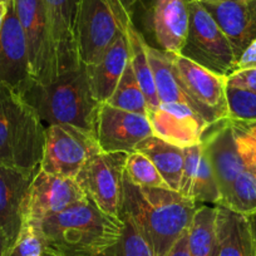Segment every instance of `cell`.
Wrapping results in <instances>:
<instances>
[{
  "label": "cell",
  "mask_w": 256,
  "mask_h": 256,
  "mask_svg": "<svg viewBox=\"0 0 256 256\" xmlns=\"http://www.w3.org/2000/svg\"><path fill=\"white\" fill-rule=\"evenodd\" d=\"M198 206L180 192L137 186L123 174L120 216L134 224L154 256L167 255L187 231Z\"/></svg>",
  "instance_id": "obj_1"
},
{
  "label": "cell",
  "mask_w": 256,
  "mask_h": 256,
  "mask_svg": "<svg viewBox=\"0 0 256 256\" xmlns=\"http://www.w3.org/2000/svg\"><path fill=\"white\" fill-rule=\"evenodd\" d=\"M46 248L59 256H103L120 242L123 221L103 212L90 198L36 226Z\"/></svg>",
  "instance_id": "obj_2"
},
{
  "label": "cell",
  "mask_w": 256,
  "mask_h": 256,
  "mask_svg": "<svg viewBox=\"0 0 256 256\" xmlns=\"http://www.w3.org/2000/svg\"><path fill=\"white\" fill-rule=\"evenodd\" d=\"M39 116L44 126H72L96 137V120L100 103L94 100L87 68L80 64L62 73L49 84L32 82L22 94Z\"/></svg>",
  "instance_id": "obj_3"
},
{
  "label": "cell",
  "mask_w": 256,
  "mask_h": 256,
  "mask_svg": "<svg viewBox=\"0 0 256 256\" xmlns=\"http://www.w3.org/2000/svg\"><path fill=\"white\" fill-rule=\"evenodd\" d=\"M46 126L30 104L0 82V164L36 171L43 157Z\"/></svg>",
  "instance_id": "obj_4"
},
{
  "label": "cell",
  "mask_w": 256,
  "mask_h": 256,
  "mask_svg": "<svg viewBox=\"0 0 256 256\" xmlns=\"http://www.w3.org/2000/svg\"><path fill=\"white\" fill-rule=\"evenodd\" d=\"M180 56L225 77L236 70L230 42L198 0L190 2V26Z\"/></svg>",
  "instance_id": "obj_5"
},
{
  "label": "cell",
  "mask_w": 256,
  "mask_h": 256,
  "mask_svg": "<svg viewBox=\"0 0 256 256\" xmlns=\"http://www.w3.org/2000/svg\"><path fill=\"white\" fill-rule=\"evenodd\" d=\"M98 151L100 150L92 134L72 126H46L39 168L50 174L76 180L90 156Z\"/></svg>",
  "instance_id": "obj_6"
},
{
  "label": "cell",
  "mask_w": 256,
  "mask_h": 256,
  "mask_svg": "<svg viewBox=\"0 0 256 256\" xmlns=\"http://www.w3.org/2000/svg\"><path fill=\"white\" fill-rule=\"evenodd\" d=\"M23 28L32 78L38 84H49L59 77L58 58L42 0H14Z\"/></svg>",
  "instance_id": "obj_7"
},
{
  "label": "cell",
  "mask_w": 256,
  "mask_h": 256,
  "mask_svg": "<svg viewBox=\"0 0 256 256\" xmlns=\"http://www.w3.org/2000/svg\"><path fill=\"white\" fill-rule=\"evenodd\" d=\"M120 36H126L107 0H78L76 43L80 62L90 67L97 63Z\"/></svg>",
  "instance_id": "obj_8"
},
{
  "label": "cell",
  "mask_w": 256,
  "mask_h": 256,
  "mask_svg": "<svg viewBox=\"0 0 256 256\" xmlns=\"http://www.w3.org/2000/svg\"><path fill=\"white\" fill-rule=\"evenodd\" d=\"M124 152H96L80 172L76 181L88 198L103 212L120 218V200L124 174Z\"/></svg>",
  "instance_id": "obj_9"
},
{
  "label": "cell",
  "mask_w": 256,
  "mask_h": 256,
  "mask_svg": "<svg viewBox=\"0 0 256 256\" xmlns=\"http://www.w3.org/2000/svg\"><path fill=\"white\" fill-rule=\"evenodd\" d=\"M86 198V192L74 178L50 174L39 168L24 198L23 224L38 226Z\"/></svg>",
  "instance_id": "obj_10"
},
{
  "label": "cell",
  "mask_w": 256,
  "mask_h": 256,
  "mask_svg": "<svg viewBox=\"0 0 256 256\" xmlns=\"http://www.w3.org/2000/svg\"><path fill=\"white\" fill-rule=\"evenodd\" d=\"M154 136L148 117L100 103L96 120V141L102 152L131 154Z\"/></svg>",
  "instance_id": "obj_11"
},
{
  "label": "cell",
  "mask_w": 256,
  "mask_h": 256,
  "mask_svg": "<svg viewBox=\"0 0 256 256\" xmlns=\"http://www.w3.org/2000/svg\"><path fill=\"white\" fill-rule=\"evenodd\" d=\"M174 70L190 97L195 100L210 124L228 117V77L206 70L180 54H172Z\"/></svg>",
  "instance_id": "obj_12"
},
{
  "label": "cell",
  "mask_w": 256,
  "mask_h": 256,
  "mask_svg": "<svg viewBox=\"0 0 256 256\" xmlns=\"http://www.w3.org/2000/svg\"><path fill=\"white\" fill-rule=\"evenodd\" d=\"M0 2L6 4V14L0 32V82L22 96L33 82L26 36L16 14L14 0Z\"/></svg>",
  "instance_id": "obj_13"
},
{
  "label": "cell",
  "mask_w": 256,
  "mask_h": 256,
  "mask_svg": "<svg viewBox=\"0 0 256 256\" xmlns=\"http://www.w3.org/2000/svg\"><path fill=\"white\" fill-rule=\"evenodd\" d=\"M154 136L180 148L202 142L210 123L196 110L181 103H161L147 113Z\"/></svg>",
  "instance_id": "obj_14"
},
{
  "label": "cell",
  "mask_w": 256,
  "mask_h": 256,
  "mask_svg": "<svg viewBox=\"0 0 256 256\" xmlns=\"http://www.w3.org/2000/svg\"><path fill=\"white\" fill-rule=\"evenodd\" d=\"M230 42L236 62L256 40V0H198Z\"/></svg>",
  "instance_id": "obj_15"
},
{
  "label": "cell",
  "mask_w": 256,
  "mask_h": 256,
  "mask_svg": "<svg viewBox=\"0 0 256 256\" xmlns=\"http://www.w3.org/2000/svg\"><path fill=\"white\" fill-rule=\"evenodd\" d=\"M191 0H150L147 26L154 48L171 54H180L190 26Z\"/></svg>",
  "instance_id": "obj_16"
},
{
  "label": "cell",
  "mask_w": 256,
  "mask_h": 256,
  "mask_svg": "<svg viewBox=\"0 0 256 256\" xmlns=\"http://www.w3.org/2000/svg\"><path fill=\"white\" fill-rule=\"evenodd\" d=\"M202 147L215 171L222 201L230 192L234 181L246 168L236 146L228 118L208 127L202 138Z\"/></svg>",
  "instance_id": "obj_17"
},
{
  "label": "cell",
  "mask_w": 256,
  "mask_h": 256,
  "mask_svg": "<svg viewBox=\"0 0 256 256\" xmlns=\"http://www.w3.org/2000/svg\"><path fill=\"white\" fill-rule=\"evenodd\" d=\"M36 171H22L0 164V238L9 250L23 226V205Z\"/></svg>",
  "instance_id": "obj_18"
},
{
  "label": "cell",
  "mask_w": 256,
  "mask_h": 256,
  "mask_svg": "<svg viewBox=\"0 0 256 256\" xmlns=\"http://www.w3.org/2000/svg\"><path fill=\"white\" fill-rule=\"evenodd\" d=\"M58 58L59 76L80 66L76 43L78 0H42Z\"/></svg>",
  "instance_id": "obj_19"
},
{
  "label": "cell",
  "mask_w": 256,
  "mask_h": 256,
  "mask_svg": "<svg viewBox=\"0 0 256 256\" xmlns=\"http://www.w3.org/2000/svg\"><path fill=\"white\" fill-rule=\"evenodd\" d=\"M128 63L130 46L127 36H120L97 63L86 67L90 90L97 102L106 103L110 100Z\"/></svg>",
  "instance_id": "obj_20"
},
{
  "label": "cell",
  "mask_w": 256,
  "mask_h": 256,
  "mask_svg": "<svg viewBox=\"0 0 256 256\" xmlns=\"http://www.w3.org/2000/svg\"><path fill=\"white\" fill-rule=\"evenodd\" d=\"M216 208L215 256H256L246 216L222 205H216Z\"/></svg>",
  "instance_id": "obj_21"
},
{
  "label": "cell",
  "mask_w": 256,
  "mask_h": 256,
  "mask_svg": "<svg viewBox=\"0 0 256 256\" xmlns=\"http://www.w3.org/2000/svg\"><path fill=\"white\" fill-rule=\"evenodd\" d=\"M147 56H148L150 64H151L152 72H154V84H156L160 102L186 104L196 110L204 120H206L204 110L190 97L182 82L180 80L176 70H174L172 54L154 48L147 43Z\"/></svg>",
  "instance_id": "obj_22"
},
{
  "label": "cell",
  "mask_w": 256,
  "mask_h": 256,
  "mask_svg": "<svg viewBox=\"0 0 256 256\" xmlns=\"http://www.w3.org/2000/svg\"><path fill=\"white\" fill-rule=\"evenodd\" d=\"M136 151L146 154L154 162L170 188L178 192L184 167V148L167 144L156 136H151L142 141Z\"/></svg>",
  "instance_id": "obj_23"
},
{
  "label": "cell",
  "mask_w": 256,
  "mask_h": 256,
  "mask_svg": "<svg viewBox=\"0 0 256 256\" xmlns=\"http://www.w3.org/2000/svg\"><path fill=\"white\" fill-rule=\"evenodd\" d=\"M216 214V206L198 204L187 228V244L191 256H215L218 244Z\"/></svg>",
  "instance_id": "obj_24"
},
{
  "label": "cell",
  "mask_w": 256,
  "mask_h": 256,
  "mask_svg": "<svg viewBox=\"0 0 256 256\" xmlns=\"http://www.w3.org/2000/svg\"><path fill=\"white\" fill-rule=\"evenodd\" d=\"M130 46V62H131L132 70L136 76L138 84L146 97L148 110H154L161 104L158 94L154 84V72H152L151 64H150L148 56H147V40L144 34L141 33L137 26H131V29L126 34Z\"/></svg>",
  "instance_id": "obj_25"
},
{
  "label": "cell",
  "mask_w": 256,
  "mask_h": 256,
  "mask_svg": "<svg viewBox=\"0 0 256 256\" xmlns=\"http://www.w3.org/2000/svg\"><path fill=\"white\" fill-rule=\"evenodd\" d=\"M106 103L127 112L147 116L148 104L132 70L131 62L127 64L114 92Z\"/></svg>",
  "instance_id": "obj_26"
},
{
  "label": "cell",
  "mask_w": 256,
  "mask_h": 256,
  "mask_svg": "<svg viewBox=\"0 0 256 256\" xmlns=\"http://www.w3.org/2000/svg\"><path fill=\"white\" fill-rule=\"evenodd\" d=\"M220 205L241 214L250 215L256 211V180L248 170H244L234 181L230 192Z\"/></svg>",
  "instance_id": "obj_27"
},
{
  "label": "cell",
  "mask_w": 256,
  "mask_h": 256,
  "mask_svg": "<svg viewBox=\"0 0 256 256\" xmlns=\"http://www.w3.org/2000/svg\"><path fill=\"white\" fill-rule=\"evenodd\" d=\"M124 174L132 184L137 186L171 190L154 162L140 151L128 154L126 160Z\"/></svg>",
  "instance_id": "obj_28"
},
{
  "label": "cell",
  "mask_w": 256,
  "mask_h": 256,
  "mask_svg": "<svg viewBox=\"0 0 256 256\" xmlns=\"http://www.w3.org/2000/svg\"><path fill=\"white\" fill-rule=\"evenodd\" d=\"M191 198L196 204L214 206L218 205L221 201V192L218 188V178L205 152H202L198 176L192 186Z\"/></svg>",
  "instance_id": "obj_29"
},
{
  "label": "cell",
  "mask_w": 256,
  "mask_h": 256,
  "mask_svg": "<svg viewBox=\"0 0 256 256\" xmlns=\"http://www.w3.org/2000/svg\"><path fill=\"white\" fill-rule=\"evenodd\" d=\"M228 120L244 164L256 180V122L230 118Z\"/></svg>",
  "instance_id": "obj_30"
},
{
  "label": "cell",
  "mask_w": 256,
  "mask_h": 256,
  "mask_svg": "<svg viewBox=\"0 0 256 256\" xmlns=\"http://www.w3.org/2000/svg\"><path fill=\"white\" fill-rule=\"evenodd\" d=\"M230 120L256 122V93L228 86L226 88Z\"/></svg>",
  "instance_id": "obj_31"
},
{
  "label": "cell",
  "mask_w": 256,
  "mask_h": 256,
  "mask_svg": "<svg viewBox=\"0 0 256 256\" xmlns=\"http://www.w3.org/2000/svg\"><path fill=\"white\" fill-rule=\"evenodd\" d=\"M120 220L123 221V232L117 245L120 256H154L152 248L134 224L126 216H120Z\"/></svg>",
  "instance_id": "obj_32"
},
{
  "label": "cell",
  "mask_w": 256,
  "mask_h": 256,
  "mask_svg": "<svg viewBox=\"0 0 256 256\" xmlns=\"http://www.w3.org/2000/svg\"><path fill=\"white\" fill-rule=\"evenodd\" d=\"M202 152V142L184 148V167H182V176L181 181H180L178 192L188 198H191L192 186H194V182H195L196 176H198Z\"/></svg>",
  "instance_id": "obj_33"
},
{
  "label": "cell",
  "mask_w": 256,
  "mask_h": 256,
  "mask_svg": "<svg viewBox=\"0 0 256 256\" xmlns=\"http://www.w3.org/2000/svg\"><path fill=\"white\" fill-rule=\"evenodd\" d=\"M228 84L256 93V70H236L228 77Z\"/></svg>",
  "instance_id": "obj_34"
},
{
  "label": "cell",
  "mask_w": 256,
  "mask_h": 256,
  "mask_svg": "<svg viewBox=\"0 0 256 256\" xmlns=\"http://www.w3.org/2000/svg\"><path fill=\"white\" fill-rule=\"evenodd\" d=\"M256 70V40H254L245 50L241 53L236 62V70Z\"/></svg>",
  "instance_id": "obj_35"
},
{
  "label": "cell",
  "mask_w": 256,
  "mask_h": 256,
  "mask_svg": "<svg viewBox=\"0 0 256 256\" xmlns=\"http://www.w3.org/2000/svg\"><path fill=\"white\" fill-rule=\"evenodd\" d=\"M166 256H191L188 251V244H187V231L177 240V242L172 246Z\"/></svg>",
  "instance_id": "obj_36"
},
{
  "label": "cell",
  "mask_w": 256,
  "mask_h": 256,
  "mask_svg": "<svg viewBox=\"0 0 256 256\" xmlns=\"http://www.w3.org/2000/svg\"><path fill=\"white\" fill-rule=\"evenodd\" d=\"M248 222V228H250V232H251V238H252V242H254V248H255V252H256V211L255 212L250 214V215L246 216Z\"/></svg>",
  "instance_id": "obj_37"
},
{
  "label": "cell",
  "mask_w": 256,
  "mask_h": 256,
  "mask_svg": "<svg viewBox=\"0 0 256 256\" xmlns=\"http://www.w3.org/2000/svg\"><path fill=\"white\" fill-rule=\"evenodd\" d=\"M8 252H9L8 244L6 242L4 238H0V256H8Z\"/></svg>",
  "instance_id": "obj_38"
},
{
  "label": "cell",
  "mask_w": 256,
  "mask_h": 256,
  "mask_svg": "<svg viewBox=\"0 0 256 256\" xmlns=\"http://www.w3.org/2000/svg\"><path fill=\"white\" fill-rule=\"evenodd\" d=\"M118 245V244H117ZM117 245L114 246L113 248H110V251H108V255L107 256H120V254H118V248H117Z\"/></svg>",
  "instance_id": "obj_39"
},
{
  "label": "cell",
  "mask_w": 256,
  "mask_h": 256,
  "mask_svg": "<svg viewBox=\"0 0 256 256\" xmlns=\"http://www.w3.org/2000/svg\"><path fill=\"white\" fill-rule=\"evenodd\" d=\"M4 14H6V4L0 2V20L3 19Z\"/></svg>",
  "instance_id": "obj_40"
},
{
  "label": "cell",
  "mask_w": 256,
  "mask_h": 256,
  "mask_svg": "<svg viewBox=\"0 0 256 256\" xmlns=\"http://www.w3.org/2000/svg\"><path fill=\"white\" fill-rule=\"evenodd\" d=\"M44 256H59V255H56V252H53V251H50L49 250V248H44Z\"/></svg>",
  "instance_id": "obj_41"
},
{
  "label": "cell",
  "mask_w": 256,
  "mask_h": 256,
  "mask_svg": "<svg viewBox=\"0 0 256 256\" xmlns=\"http://www.w3.org/2000/svg\"><path fill=\"white\" fill-rule=\"evenodd\" d=\"M2 22H3V19L0 20V32H2Z\"/></svg>",
  "instance_id": "obj_42"
}]
</instances>
